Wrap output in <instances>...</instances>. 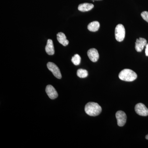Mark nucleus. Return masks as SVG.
Returning <instances> with one entry per match:
<instances>
[{
  "label": "nucleus",
  "instance_id": "nucleus-1",
  "mask_svg": "<svg viewBox=\"0 0 148 148\" xmlns=\"http://www.w3.org/2000/svg\"><path fill=\"white\" fill-rule=\"evenodd\" d=\"M85 112L90 116H97L102 112V108L99 104L94 102H89L85 107Z\"/></svg>",
  "mask_w": 148,
  "mask_h": 148
},
{
  "label": "nucleus",
  "instance_id": "nucleus-2",
  "mask_svg": "<svg viewBox=\"0 0 148 148\" xmlns=\"http://www.w3.org/2000/svg\"><path fill=\"white\" fill-rule=\"evenodd\" d=\"M137 74L130 69H125L122 70L119 75L120 79L126 82H132L137 79Z\"/></svg>",
  "mask_w": 148,
  "mask_h": 148
},
{
  "label": "nucleus",
  "instance_id": "nucleus-3",
  "mask_svg": "<svg viewBox=\"0 0 148 148\" xmlns=\"http://www.w3.org/2000/svg\"><path fill=\"white\" fill-rule=\"evenodd\" d=\"M125 36V29L124 26L121 24L117 25L115 30V36L116 40L122 42Z\"/></svg>",
  "mask_w": 148,
  "mask_h": 148
},
{
  "label": "nucleus",
  "instance_id": "nucleus-4",
  "mask_svg": "<svg viewBox=\"0 0 148 148\" xmlns=\"http://www.w3.org/2000/svg\"><path fill=\"white\" fill-rule=\"evenodd\" d=\"M47 67L48 69L50 71L52 72L53 75L59 79L61 78L62 75H61L60 70L58 66H56L55 64L52 63V62H48L47 64Z\"/></svg>",
  "mask_w": 148,
  "mask_h": 148
},
{
  "label": "nucleus",
  "instance_id": "nucleus-5",
  "mask_svg": "<svg viewBox=\"0 0 148 148\" xmlns=\"http://www.w3.org/2000/svg\"><path fill=\"white\" fill-rule=\"evenodd\" d=\"M116 117L119 126L122 127L125 125L126 123L127 116L124 112L122 111H118L116 114Z\"/></svg>",
  "mask_w": 148,
  "mask_h": 148
},
{
  "label": "nucleus",
  "instance_id": "nucleus-6",
  "mask_svg": "<svg viewBox=\"0 0 148 148\" xmlns=\"http://www.w3.org/2000/svg\"><path fill=\"white\" fill-rule=\"evenodd\" d=\"M136 113L141 116H146L148 115V109L143 103H139L135 106Z\"/></svg>",
  "mask_w": 148,
  "mask_h": 148
},
{
  "label": "nucleus",
  "instance_id": "nucleus-7",
  "mask_svg": "<svg viewBox=\"0 0 148 148\" xmlns=\"http://www.w3.org/2000/svg\"><path fill=\"white\" fill-rule=\"evenodd\" d=\"M45 90L48 96L50 99L53 100L58 97V92L52 85H47L46 88Z\"/></svg>",
  "mask_w": 148,
  "mask_h": 148
},
{
  "label": "nucleus",
  "instance_id": "nucleus-8",
  "mask_svg": "<svg viewBox=\"0 0 148 148\" xmlns=\"http://www.w3.org/2000/svg\"><path fill=\"white\" fill-rule=\"evenodd\" d=\"M135 48L138 52H141L147 44V41L145 39L140 38L136 40Z\"/></svg>",
  "mask_w": 148,
  "mask_h": 148
},
{
  "label": "nucleus",
  "instance_id": "nucleus-9",
  "mask_svg": "<svg viewBox=\"0 0 148 148\" xmlns=\"http://www.w3.org/2000/svg\"><path fill=\"white\" fill-rule=\"evenodd\" d=\"M87 55L90 61L93 62L98 61L99 58V53L97 49L95 48L90 49L87 52Z\"/></svg>",
  "mask_w": 148,
  "mask_h": 148
},
{
  "label": "nucleus",
  "instance_id": "nucleus-10",
  "mask_svg": "<svg viewBox=\"0 0 148 148\" xmlns=\"http://www.w3.org/2000/svg\"><path fill=\"white\" fill-rule=\"evenodd\" d=\"M45 51L46 53L48 55H53L55 53L54 46L52 40L48 39L47 40V43L46 46Z\"/></svg>",
  "mask_w": 148,
  "mask_h": 148
},
{
  "label": "nucleus",
  "instance_id": "nucleus-11",
  "mask_svg": "<svg viewBox=\"0 0 148 148\" xmlns=\"http://www.w3.org/2000/svg\"><path fill=\"white\" fill-rule=\"evenodd\" d=\"M57 39L58 42L64 46H66L69 45V40L66 39L65 34L62 32H59L57 34Z\"/></svg>",
  "mask_w": 148,
  "mask_h": 148
},
{
  "label": "nucleus",
  "instance_id": "nucleus-12",
  "mask_svg": "<svg viewBox=\"0 0 148 148\" xmlns=\"http://www.w3.org/2000/svg\"><path fill=\"white\" fill-rule=\"evenodd\" d=\"M94 7V5L92 4L89 3H84L81 4L79 5L78 10L81 12H87L91 10Z\"/></svg>",
  "mask_w": 148,
  "mask_h": 148
},
{
  "label": "nucleus",
  "instance_id": "nucleus-13",
  "mask_svg": "<svg viewBox=\"0 0 148 148\" xmlns=\"http://www.w3.org/2000/svg\"><path fill=\"white\" fill-rule=\"evenodd\" d=\"M100 23L97 21H92L88 26V29L90 32H97L100 28Z\"/></svg>",
  "mask_w": 148,
  "mask_h": 148
},
{
  "label": "nucleus",
  "instance_id": "nucleus-14",
  "mask_svg": "<svg viewBox=\"0 0 148 148\" xmlns=\"http://www.w3.org/2000/svg\"><path fill=\"white\" fill-rule=\"evenodd\" d=\"M77 75L80 78L86 77L88 75V73L86 70L84 69H79L77 71Z\"/></svg>",
  "mask_w": 148,
  "mask_h": 148
},
{
  "label": "nucleus",
  "instance_id": "nucleus-15",
  "mask_svg": "<svg viewBox=\"0 0 148 148\" xmlns=\"http://www.w3.org/2000/svg\"><path fill=\"white\" fill-rule=\"evenodd\" d=\"M81 58L80 56L78 54H75V55L72 57L71 61L73 64L75 66H77L79 65L81 62Z\"/></svg>",
  "mask_w": 148,
  "mask_h": 148
},
{
  "label": "nucleus",
  "instance_id": "nucleus-16",
  "mask_svg": "<svg viewBox=\"0 0 148 148\" xmlns=\"http://www.w3.org/2000/svg\"><path fill=\"white\" fill-rule=\"evenodd\" d=\"M141 16L143 19L148 23V12H143L141 14Z\"/></svg>",
  "mask_w": 148,
  "mask_h": 148
},
{
  "label": "nucleus",
  "instance_id": "nucleus-17",
  "mask_svg": "<svg viewBox=\"0 0 148 148\" xmlns=\"http://www.w3.org/2000/svg\"><path fill=\"white\" fill-rule=\"evenodd\" d=\"M145 53L146 56H148V43L146 45Z\"/></svg>",
  "mask_w": 148,
  "mask_h": 148
},
{
  "label": "nucleus",
  "instance_id": "nucleus-18",
  "mask_svg": "<svg viewBox=\"0 0 148 148\" xmlns=\"http://www.w3.org/2000/svg\"><path fill=\"white\" fill-rule=\"evenodd\" d=\"M146 139H147V140H148V134L147 135H146Z\"/></svg>",
  "mask_w": 148,
  "mask_h": 148
},
{
  "label": "nucleus",
  "instance_id": "nucleus-19",
  "mask_svg": "<svg viewBox=\"0 0 148 148\" xmlns=\"http://www.w3.org/2000/svg\"><path fill=\"white\" fill-rule=\"evenodd\" d=\"M92 1H94V0H92Z\"/></svg>",
  "mask_w": 148,
  "mask_h": 148
}]
</instances>
